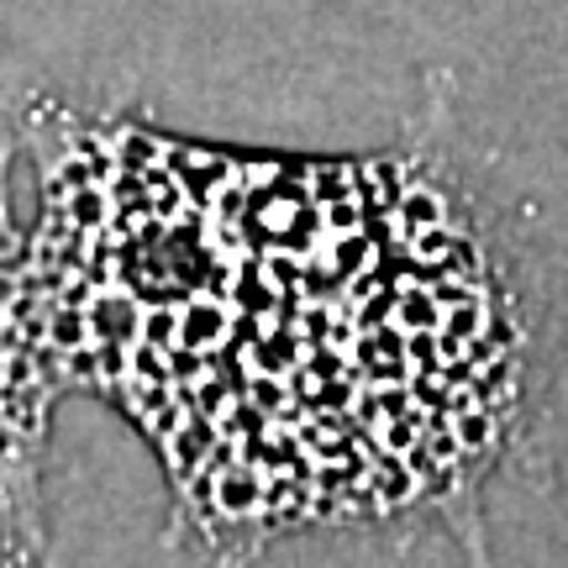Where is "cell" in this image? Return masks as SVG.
<instances>
[{"instance_id": "obj_1", "label": "cell", "mask_w": 568, "mask_h": 568, "mask_svg": "<svg viewBox=\"0 0 568 568\" xmlns=\"http://www.w3.org/2000/svg\"><path fill=\"white\" fill-rule=\"evenodd\" d=\"M63 385L153 447L216 552L464 500L516 422L521 337L464 201L416 159L232 153L32 116Z\"/></svg>"}, {"instance_id": "obj_2", "label": "cell", "mask_w": 568, "mask_h": 568, "mask_svg": "<svg viewBox=\"0 0 568 568\" xmlns=\"http://www.w3.org/2000/svg\"><path fill=\"white\" fill-rule=\"evenodd\" d=\"M63 389V374L48 347L32 232L11 216L6 148H0V527L38 542V479L48 416Z\"/></svg>"}, {"instance_id": "obj_3", "label": "cell", "mask_w": 568, "mask_h": 568, "mask_svg": "<svg viewBox=\"0 0 568 568\" xmlns=\"http://www.w3.org/2000/svg\"><path fill=\"white\" fill-rule=\"evenodd\" d=\"M0 568H38V542L11 527H0Z\"/></svg>"}]
</instances>
